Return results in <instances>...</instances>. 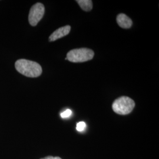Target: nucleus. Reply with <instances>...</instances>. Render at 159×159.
Here are the masks:
<instances>
[{"instance_id":"f257e3e1","label":"nucleus","mask_w":159,"mask_h":159,"mask_svg":"<svg viewBox=\"0 0 159 159\" xmlns=\"http://www.w3.org/2000/svg\"><path fill=\"white\" fill-rule=\"evenodd\" d=\"M15 67L17 71L29 77H37L42 73V68L39 63L25 59H20L16 61Z\"/></svg>"},{"instance_id":"f03ea898","label":"nucleus","mask_w":159,"mask_h":159,"mask_svg":"<svg viewBox=\"0 0 159 159\" xmlns=\"http://www.w3.org/2000/svg\"><path fill=\"white\" fill-rule=\"evenodd\" d=\"M135 106L133 100L129 97H120L116 99L112 105V108L116 113L126 115L130 113Z\"/></svg>"},{"instance_id":"7ed1b4c3","label":"nucleus","mask_w":159,"mask_h":159,"mask_svg":"<svg viewBox=\"0 0 159 159\" xmlns=\"http://www.w3.org/2000/svg\"><path fill=\"white\" fill-rule=\"evenodd\" d=\"M94 52L91 49L82 48L73 49L67 54V59L73 63H83L93 59Z\"/></svg>"},{"instance_id":"20e7f679","label":"nucleus","mask_w":159,"mask_h":159,"mask_svg":"<svg viewBox=\"0 0 159 159\" xmlns=\"http://www.w3.org/2000/svg\"><path fill=\"white\" fill-rule=\"evenodd\" d=\"M44 6L40 2H38L33 6L30 11L29 21L32 26H35L42 19L44 14Z\"/></svg>"},{"instance_id":"39448f33","label":"nucleus","mask_w":159,"mask_h":159,"mask_svg":"<svg viewBox=\"0 0 159 159\" xmlns=\"http://www.w3.org/2000/svg\"><path fill=\"white\" fill-rule=\"evenodd\" d=\"M71 30V27L70 25H66L63 27L57 29L54 32H53L49 37L50 41H54L56 40L60 39L63 37L68 35Z\"/></svg>"},{"instance_id":"423d86ee","label":"nucleus","mask_w":159,"mask_h":159,"mask_svg":"<svg viewBox=\"0 0 159 159\" xmlns=\"http://www.w3.org/2000/svg\"><path fill=\"white\" fill-rule=\"evenodd\" d=\"M117 23L123 29H129L133 24L132 20L125 14H120L117 17Z\"/></svg>"},{"instance_id":"0eeeda50","label":"nucleus","mask_w":159,"mask_h":159,"mask_svg":"<svg viewBox=\"0 0 159 159\" xmlns=\"http://www.w3.org/2000/svg\"><path fill=\"white\" fill-rule=\"evenodd\" d=\"M77 2L80 8L85 11H90L93 8V2L90 0H77Z\"/></svg>"},{"instance_id":"6e6552de","label":"nucleus","mask_w":159,"mask_h":159,"mask_svg":"<svg viewBox=\"0 0 159 159\" xmlns=\"http://www.w3.org/2000/svg\"><path fill=\"white\" fill-rule=\"evenodd\" d=\"M85 127H86V124L85 123L84 121H80L77 124L76 129L79 131H83L85 130Z\"/></svg>"},{"instance_id":"1a4fd4ad","label":"nucleus","mask_w":159,"mask_h":159,"mask_svg":"<svg viewBox=\"0 0 159 159\" xmlns=\"http://www.w3.org/2000/svg\"><path fill=\"white\" fill-rule=\"evenodd\" d=\"M71 114H72L71 110H70V109H67V110H66V111H64V112L61 113V117L62 118L65 119V118L69 117Z\"/></svg>"},{"instance_id":"9d476101","label":"nucleus","mask_w":159,"mask_h":159,"mask_svg":"<svg viewBox=\"0 0 159 159\" xmlns=\"http://www.w3.org/2000/svg\"><path fill=\"white\" fill-rule=\"evenodd\" d=\"M41 159H62L59 157H53V156H47L44 158H41Z\"/></svg>"}]
</instances>
